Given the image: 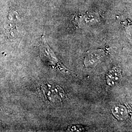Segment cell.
<instances>
[{
	"instance_id": "cell-1",
	"label": "cell",
	"mask_w": 132,
	"mask_h": 132,
	"mask_svg": "<svg viewBox=\"0 0 132 132\" xmlns=\"http://www.w3.org/2000/svg\"><path fill=\"white\" fill-rule=\"evenodd\" d=\"M41 51L42 52L43 55L45 56V58L47 60L48 62L52 66V67L58 68L59 69V70L64 73L70 72V71L61 65V63L58 61V59L57 58L54 53L48 47L44 39L43 40L42 44L41 46Z\"/></svg>"
},
{
	"instance_id": "cell-2",
	"label": "cell",
	"mask_w": 132,
	"mask_h": 132,
	"mask_svg": "<svg viewBox=\"0 0 132 132\" xmlns=\"http://www.w3.org/2000/svg\"><path fill=\"white\" fill-rule=\"evenodd\" d=\"M114 116H115L118 119L123 120L126 119L128 115L127 109L123 106L117 105L114 106L113 109Z\"/></svg>"
},
{
	"instance_id": "cell-3",
	"label": "cell",
	"mask_w": 132,
	"mask_h": 132,
	"mask_svg": "<svg viewBox=\"0 0 132 132\" xmlns=\"http://www.w3.org/2000/svg\"><path fill=\"white\" fill-rule=\"evenodd\" d=\"M121 76L120 71L119 69H113L109 73L107 76V83L110 85H114L115 83L118 82Z\"/></svg>"
},
{
	"instance_id": "cell-4",
	"label": "cell",
	"mask_w": 132,
	"mask_h": 132,
	"mask_svg": "<svg viewBox=\"0 0 132 132\" xmlns=\"http://www.w3.org/2000/svg\"><path fill=\"white\" fill-rule=\"evenodd\" d=\"M84 128L81 126H73L72 127L70 128L69 130H70V131H81L82 130H83Z\"/></svg>"
}]
</instances>
